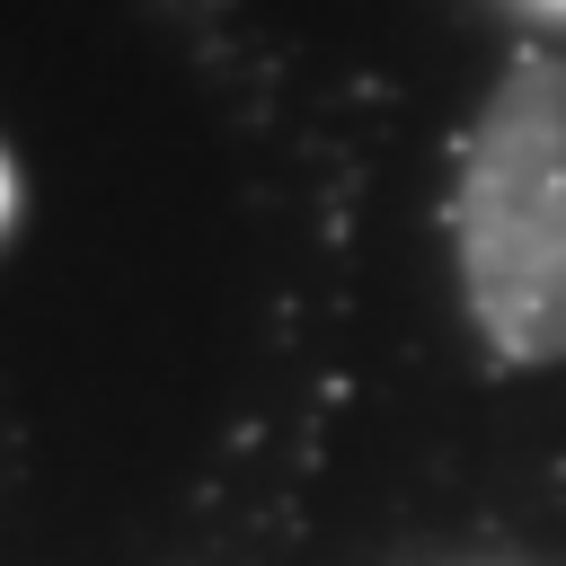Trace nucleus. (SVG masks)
I'll return each mask as SVG.
<instances>
[{"label":"nucleus","mask_w":566,"mask_h":566,"mask_svg":"<svg viewBox=\"0 0 566 566\" xmlns=\"http://www.w3.org/2000/svg\"><path fill=\"white\" fill-rule=\"evenodd\" d=\"M451 248L486 354L566 363V53L522 44L495 71L460 142Z\"/></svg>","instance_id":"obj_1"},{"label":"nucleus","mask_w":566,"mask_h":566,"mask_svg":"<svg viewBox=\"0 0 566 566\" xmlns=\"http://www.w3.org/2000/svg\"><path fill=\"white\" fill-rule=\"evenodd\" d=\"M0 221H9V159H0Z\"/></svg>","instance_id":"obj_2"}]
</instances>
